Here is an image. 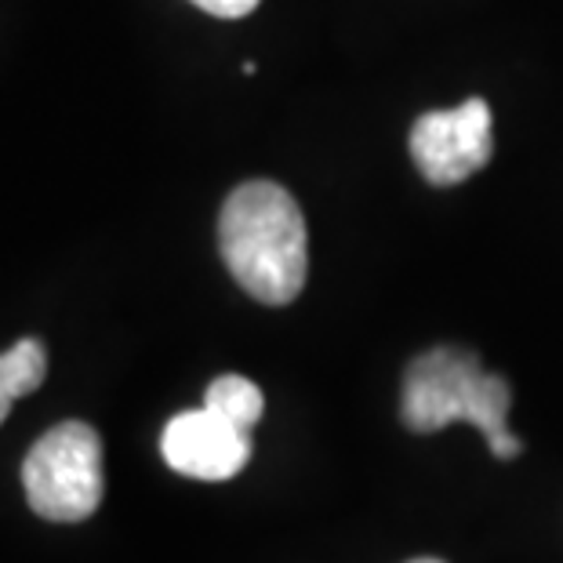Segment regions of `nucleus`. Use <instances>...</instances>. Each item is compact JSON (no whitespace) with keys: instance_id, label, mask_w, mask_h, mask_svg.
<instances>
[{"instance_id":"obj_6","label":"nucleus","mask_w":563,"mask_h":563,"mask_svg":"<svg viewBox=\"0 0 563 563\" xmlns=\"http://www.w3.org/2000/svg\"><path fill=\"white\" fill-rule=\"evenodd\" d=\"M44 375L47 353L37 339H22L8 353H0V426H4L11 404L19 397H30L33 389H41Z\"/></svg>"},{"instance_id":"obj_8","label":"nucleus","mask_w":563,"mask_h":563,"mask_svg":"<svg viewBox=\"0 0 563 563\" xmlns=\"http://www.w3.org/2000/svg\"><path fill=\"white\" fill-rule=\"evenodd\" d=\"M189 4H197L214 19H244L258 8V0H189Z\"/></svg>"},{"instance_id":"obj_5","label":"nucleus","mask_w":563,"mask_h":563,"mask_svg":"<svg viewBox=\"0 0 563 563\" xmlns=\"http://www.w3.org/2000/svg\"><path fill=\"white\" fill-rule=\"evenodd\" d=\"M161 454L175 473L194 481H230L251 459V433L225 422L211 407L183 411L164 426Z\"/></svg>"},{"instance_id":"obj_1","label":"nucleus","mask_w":563,"mask_h":563,"mask_svg":"<svg viewBox=\"0 0 563 563\" xmlns=\"http://www.w3.org/2000/svg\"><path fill=\"white\" fill-rule=\"evenodd\" d=\"M219 251L233 280L258 302L287 306L302 295L309 236L302 208L284 186L266 178L236 186L219 214Z\"/></svg>"},{"instance_id":"obj_3","label":"nucleus","mask_w":563,"mask_h":563,"mask_svg":"<svg viewBox=\"0 0 563 563\" xmlns=\"http://www.w3.org/2000/svg\"><path fill=\"white\" fill-rule=\"evenodd\" d=\"M22 487L37 517L52 523L88 520L102 501V440L88 422H63L33 443Z\"/></svg>"},{"instance_id":"obj_2","label":"nucleus","mask_w":563,"mask_h":563,"mask_svg":"<svg viewBox=\"0 0 563 563\" xmlns=\"http://www.w3.org/2000/svg\"><path fill=\"white\" fill-rule=\"evenodd\" d=\"M509 382L487 375L470 350L437 345L411 361L404 375L400 418L411 433H440L454 422H470L487 437L495 459H517L523 443L509 433Z\"/></svg>"},{"instance_id":"obj_4","label":"nucleus","mask_w":563,"mask_h":563,"mask_svg":"<svg viewBox=\"0 0 563 563\" xmlns=\"http://www.w3.org/2000/svg\"><path fill=\"white\" fill-rule=\"evenodd\" d=\"M411 157L426 183L459 186L495 157V117L484 99L422 113L411 128Z\"/></svg>"},{"instance_id":"obj_7","label":"nucleus","mask_w":563,"mask_h":563,"mask_svg":"<svg viewBox=\"0 0 563 563\" xmlns=\"http://www.w3.org/2000/svg\"><path fill=\"white\" fill-rule=\"evenodd\" d=\"M203 407H211L214 415H222L225 422L241 426V429H255L262 411H266V397L251 378L244 375H222L208 386V397H203Z\"/></svg>"},{"instance_id":"obj_9","label":"nucleus","mask_w":563,"mask_h":563,"mask_svg":"<svg viewBox=\"0 0 563 563\" xmlns=\"http://www.w3.org/2000/svg\"><path fill=\"white\" fill-rule=\"evenodd\" d=\"M411 563H443V560H437V556H418V560H411Z\"/></svg>"}]
</instances>
